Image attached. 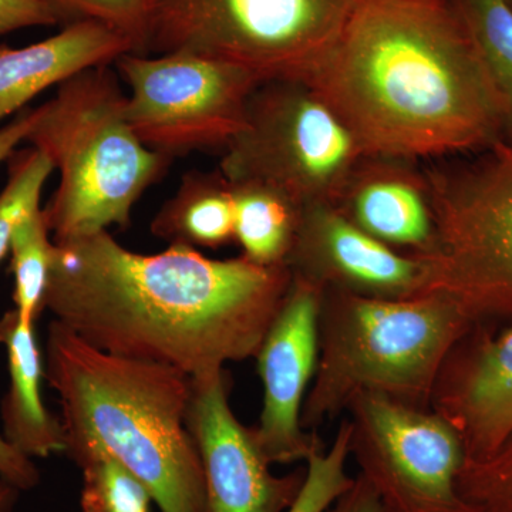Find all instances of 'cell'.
<instances>
[{"label":"cell","mask_w":512,"mask_h":512,"mask_svg":"<svg viewBox=\"0 0 512 512\" xmlns=\"http://www.w3.org/2000/svg\"><path fill=\"white\" fill-rule=\"evenodd\" d=\"M291 282L288 265L136 254L101 231L53 242L45 309L94 348L202 379L258 355Z\"/></svg>","instance_id":"6da1fadb"},{"label":"cell","mask_w":512,"mask_h":512,"mask_svg":"<svg viewBox=\"0 0 512 512\" xmlns=\"http://www.w3.org/2000/svg\"><path fill=\"white\" fill-rule=\"evenodd\" d=\"M303 83L367 157L409 161L500 143L493 84L453 0H357Z\"/></svg>","instance_id":"7a4b0ae2"},{"label":"cell","mask_w":512,"mask_h":512,"mask_svg":"<svg viewBox=\"0 0 512 512\" xmlns=\"http://www.w3.org/2000/svg\"><path fill=\"white\" fill-rule=\"evenodd\" d=\"M45 375L59 396L64 453L77 466L113 458L146 485L161 512H204V470L185 423L190 376L110 355L56 320Z\"/></svg>","instance_id":"3957f363"},{"label":"cell","mask_w":512,"mask_h":512,"mask_svg":"<svg viewBox=\"0 0 512 512\" xmlns=\"http://www.w3.org/2000/svg\"><path fill=\"white\" fill-rule=\"evenodd\" d=\"M474 326L441 293L380 299L326 289L318 318V365L303 403V429L318 433L323 424L345 416L362 393L431 409L441 367Z\"/></svg>","instance_id":"277c9868"},{"label":"cell","mask_w":512,"mask_h":512,"mask_svg":"<svg viewBox=\"0 0 512 512\" xmlns=\"http://www.w3.org/2000/svg\"><path fill=\"white\" fill-rule=\"evenodd\" d=\"M111 64L70 77L37 107L26 143L59 171L43 215L53 242L127 227L131 210L170 165L141 143L126 117L127 94Z\"/></svg>","instance_id":"5b68a950"},{"label":"cell","mask_w":512,"mask_h":512,"mask_svg":"<svg viewBox=\"0 0 512 512\" xmlns=\"http://www.w3.org/2000/svg\"><path fill=\"white\" fill-rule=\"evenodd\" d=\"M470 163L429 175L434 239L414 255L426 293H441L474 325L512 319V150L503 143Z\"/></svg>","instance_id":"8992f818"},{"label":"cell","mask_w":512,"mask_h":512,"mask_svg":"<svg viewBox=\"0 0 512 512\" xmlns=\"http://www.w3.org/2000/svg\"><path fill=\"white\" fill-rule=\"evenodd\" d=\"M357 0H154L146 55L190 53L305 82Z\"/></svg>","instance_id":"52a82bcc"},{"label":"cell","mask_w":512,"mask_h":512,"mask_svg":"<svg viewBox=\"0 0 512 512\" xmlns=\"http://www.w3.org/2000/svg\"><path fill=\"white\" fill-rule=\"evenodd\" d=\"M224 151L228 183L271 185L302 207L336 204L367 158L328 104L296 80L259 84L244 128Z\"/></svg>","instance_id":"ba28073f"},{"label":"cell","mask_w":512,"mask_h":512,"mask_svg":"<svg viewBox=\"0 0 512 512\" xmlns=\"http://www.w3.org/2000/svg\"><path fill=\"white\" fill-rule=\"evenodd\" d=\"M130 87L126 117L144 146L165 157L227 148L245 126L262 84L237 64L190 53L137 55L116 62Z\"/></svg>","instance_id":"9c48e42d"},{"label":"cell","mask_w":512,"mask_h":512,"mask_svg":"<svg viewBox=\"0 0 512 512\" xmlns=\"http://www.w3.org/2000/svg\"><path fill=\"white\" fill-rule=\"evenodd\" d=\"M345 417L350 457L384 512H473L457 491L463 441L440 414L362 393Z\"/></svg>","instance_id":"30bf717a"},{"label":"cell","mask_w":512,"mask_h":512,"mask_svg":"<svg viewBox=\"0 0 512 512\" xmlns=\"http://www.w3.org/2000/svg\"><path fill=\"white\" fill-rule=\"evenodd\" d=\"M323 289L292 275L281 309L255 359L264 403L252 436L269 464L306 463L325 447L302 426V409L318 365V318Z\"/></svg>","instance_id":"8fae6325"},{"label":"cell","mask_w":512,"mask_h":512,"mask_svg":"<svg viewBox=\"0 0 512 512\" xmlns=\"http://www.w3.org/2000/svg\"><path fill=\"white\" fill-rule=\"evenodd\" d=\"M227 369L191 379L187 423L205 480L204 512H288L306 467L275 476L248 429L232 412Z\"/></svg>","instance_id":"7c38bea8"},{"label":"cell","mask_w":512,"mask_h":512,"mask_svg":"<svg viewBox=\"0 0 512 512\" xmlns=\"http://www.w3.org/2000/svg\"><path fill=\"white\" fill-rule=\"evenodd\" d=\"M286 265L293 276L323 291L407 299L424 295L427 289V269L420 258L370 237L335 204L302 208Z\"/></svg>","instance_id":"4fadbf2b"},{"label":"cell","mask_w":512,"mask_h":512,"mask_svg":"<svg viewBox=\"0 0 512 512\" xmlns=\"http://www.w3.org/2000/svg\"><path fill=\"white\" fill-rule=\"evenodd\" d=\"M431 410L456 429L466 460L493 454L512 433V323L497 333L476 326L441 367Z\"/></svg>","instance_id":"5bb4252c"},{"label":"cell","mask_w":512,"mask_h":512,"mask_svg":"<svg viewBox=\"0 0 512 512\" xmlns=\"http://www.w3.org/2000/svg\"><path fill=\"white\" fill-rule=\"evenodd\" d=\"M402 163L367 157L335 205L370 237L404 254L421 255L434 239L430 181Z\"/></svg>","instance_id":"9a60e30c"},{"label":"cell","mask_w":512,"mask_h":512,"mask_svg":"<svg viewBox=\"0 0 512 512\" xmlns=\"http://www.w3.org/2000/svg\"><path fill=\"white\" fill-rule=\"evenodd\" d=\"M133 45L96 22H74L62 32L33 45L0 46V121L25 109L49 87L97 66L113 64Z\"/></svg>","instance_id":"2e32d148"},{"label":"cell","mask_w":512,"mask_h":512,"mask_svg":"<svg viewBox=\"0 0 512 512\" xmlns=\"http://www.w3.org/2000/svg\"><path fill=\"white\" fill-rule=\"evenodd\" d=\"M0 343L8 352L10 384L2 402L3 439L28 458L64 453L60 419L43 404L42 356L35 325H25L15 309L0 318Z\"/></svg>","instance_id":"e0dca14e"},{"label":"cell","mask_w":512,"mask_h":512,"mask_svg":"<svg viewBox=\"0 0 512 512\" xmlns=\"http://www.w3.org/2000/svg\"><path fill=\"white\" fill-rule=\"evenodd\" d=\"M235 211L231 187L224 175L190 171L151 222V232L170 245L220 248L234 235Z\"/></svg>","instance_id":"ac0fdd59"},{"label":"cell","mask_w":512,"mask_h":512,"mask_svg":"<svg viewBox=\"0 0 512 512\" xmlns=\"http://www.w3.org/2000/svg\"><path fill=\"white\" fill-rule=\"evenodd\" d=\"M234 200V235L242 255L252 264L286 265L302 205L285 192L259 183H228Z\"/></svg>","instance_id":"d6986e66"},{"label":"cell","mask_w":512,"mask_h":512,"mask_svg":"<svg viewBox=\"0 0 512 512\" xmlns=\"http://www.w3.org/2000/svg\"><path fill=\"white\" fill-rule=\"evenodd\" d=\"M470 29L500 114V143L512 150V10L504 0H453Z\"/></svg>","instance_id":"ffe728a7"},{"label":"cell","mask_w":512,"mask_h":512,"mask_svg":"<svg viewBox=\"0 0 512 512\" xmlns=\"http://www.w3.org/2000/svg\"><path fill=\"white\" fill-rule=\"evenodd\" d=\"M42 208L30 211L13 229L9 251L12 254V274L15 276V311L25 325H35L45 309L49 281L50 241Z\"/></svg>","instance_id":"44dd1931"},{"label":"cell","mask_w":512,"mask_h":512,"mask_svg":"<svg viewBox=\"0 0 512 512\" xmlns=\"http://www.w3.org/2000/svg\"><path fill=\"white\" fill-rule=\"evenodd\" d=\"M55 12L60 25L96 22L126 37L134 53L146 55L154 0H40Z\"/></svg>","instance_id":"7402d4cb"},{"label":"cell","mask_w":512,"mask_h":512,"mask_svg":"<svg viewBox=\"0 0 512 512\" xmlns=\"http://www.w3.org/2000/svg\"><path fill=\"white\" fill-rule=\"evenodd\" d=\"M349 458L350 424L343 416L330 446L319 448L306 461L305 483L288 512H328L355 481L348 473Z\"/></svg>","instance_id":"603a6c76"},{"label":"cell","mask_w":512,"mask_h":512,"mask_svg":"<svg viewBox=\"0 0 512 512\" xmlns=\"http://www.w3.org/2000/svg\"><path fill=\"white\" fill-rule=\"evenodd\" d=\"M83 473L82 512H150V491L126 467L107 456L79 464Z\"/></svg>","instance_id":"cb8c5ba5"},{"label":"cell","mask_w":512,"mask_h":512,"mask_svg":"<svg viewBox=\"0 0 512 512\" xmlns=\"http://www.w3.org/2000/svg\"><path fill=\"white\" fill-rule=\"evenodd\" d=\"M52 171L49 158L33 147L9 157L8 183L0 192V261L8 254L18 222L40 207V195Z\"/></svg>","instance_id":"d4e9b609"},{"label":"cell","mask_w":512,"mask_h":512,"mask_svg":"<svg viewBox=\"0 0 512 512\" xmlns=\"http://www.w3.org/2000/svg\"><path fill=\"white\" fill-rule=\"evenodd\" d=\"M457 491L473 512H512V433L490 456L464 461Z\"/></svg>","instance_id":"484cf974"},{"label":"cell","mask_w":512,"mask_h":512,"mask_svg":"<svg viewBox=\"0 0 512 512\" xmlns=\"http://www.w3.org/2000/svg\"><path fill=\"white\" fill-rule=\"evenodd\" d=\"M60 20L40 0H0V36L33 26H56Z\"/></svg>","instance_id":"4316f807"},{"label":"cell","mask_w":512,"mask_h":512,"mask_svg":"<svg viewBox=\"0 0 512 512\" xmlns=\"http://www.w3.org/2000/svg\"><path fill=\"white\" fill-rule=\"evenodd\" d=\"M0 478L20 491L33 490L40 481L39 470L32 458L20 454L3 436H0Z\"/></svg>","instance_id":"83f0119b"},{"label":"cell","mask_w":512,"mask_h":512,"mask_svg":"<svg viewBox=\"0 0 512 512\" xmlns=\"http://www.w3.org/2000/svg\"><path fill=\"white\" fill-rule=\"evenodd\" d=\"M328 512H384L380 503L379 495L373 490L372 485L367 483L365 478L355 477L350 485L338 500L333 503Z\"/></svg>","instance_id":"f1b7e54d"},{"label":"cell","mask_w":512,"mask_h":512,"mask_svg":"<svg viewBox=\"0 0 512 512\" xmlns=\"http://www.w3.org/2000/svg\"><path fill=\"white\" fill-rule=\"evenodd\" d=\"M36 119L37 109H23L10 123L0 127V163L8 160L16 147L26 141Z\"/></svg>","instance_id":"f546056e"},{"label":"cell","mask_w":512,"mask_h":512,"mask_svg":"<svg viewBox=\"0 0 512 512\" xmlns=\"http://www.w3.org/2000/svg\"><path fill=\"white\" fill-rule=\"evenodd\" d=\"M22 491L0 478V512H12Z\"/></svg>","instance_id":"4dcf8cb0"},{"label":"cell","mask_w":512,"mask_h":512,"mask_svg":"<svg viewBox=\"0 0 512 512\" xmlns=\"http://www.w3.org/2000/svg\"><path fill=\"white\" fill-rule=\"evenodd\" d=\"M505 3H507L508 6H510V9L512 10V0H504Z\"/></svg>","instance_id":"1f68e13d"}]
</instances>
